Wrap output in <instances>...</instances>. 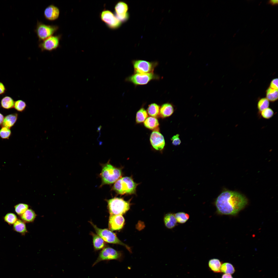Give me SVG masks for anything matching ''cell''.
I'll return each mask as SVG.
<instances>
[{"label":"cell","mask_w":278,"mask_h":278,"mask_svg":"<svg viewBox=\"0 0 278 278\" xmlns=\"http://www.w3.org/2000/svg\"><path fill=\"white\" fill-rule=\"evenodd\" d=\"M221 278H233L231 274H224L222 276Z\"/></svg>","instance_id":"ab89813d"},{"label":"cell","mask_w":278,"mask_h":278,"mask_svg":"<svg viewBox=\"0 0 278 278\" xmlns=\"http://www.w3.org/2000/svg\"><path fill=\"white\" fill-rule=\"evenodd\" d=\"M27 107L25 102L21 100H18L14 101V108L17 111L22 112Z\"/></svg>","instance_id":"836d02e7"},{"label":"cell","mask_w":278,"mask_h":278,"mask_svg":"<svg viewBox=\"0 0 278 278\" xmlns=\"http://www.w3.org/2000/svg\"><path fill=\"white\" fill-rule=\"evenodd\" d=\"M13 229L14 230L22 235H24L27 233L25 223L22 220L18 219L13 224Z\"/></svg>","instance_id":"d6986e66"},{"label":"cell","mask_w":278,"mask_h":278,"mask_svg":"<svg viewBox=\"0 0 278 278\" xmlns=\"http://www.w3.org/2000/svg\"><path fill=\"white\" fill-rule=\"evenodd\" d=\"M247 200L242 194L235 191L226 190L222 192L214 202L218 214L235 215L242 209Z\"/></svg>","instance_id":"6da1fadb"},{"label":"cell","mask_w":278,"mask_h":278,"mask_svg":"<svg viewBox=\"0 0 278 278\" xmlns=\"http://www.w3.org/2000/svg\"><path fill=\"white\" fill-rule=\"evenodd\" d=\"M135 73L152 72L156 63L143 60H137L133 62Z\"/></svg>","instance_id":"30bf717a"},{"label":"cell","mask_w":278,"mask_h":278,"mask_svg":"<svg viewBox=\"0 0 278 278\" xmlns=\"http://www.w3.org/2000/svg\"><path fill=\"white\" fill-rule=\"evenodd\" d=\"M60 11L58 8L53 5H50L45 9L44 15L45 18L50 21H54L59 17Z\"/></svg>","instance_id":"5bb4252c"},{"label":"cell","mask_w":278,"mask_h":278,"mask_svg":"<svg viewBox=\"0 0 278 278\" xmlns=\"http://www.w3.org/2000/svg\"><path fill=\"white\" fill-rule=\"evenodd\" d=\"M175 215L177 222L180 224L186 223L189 217L188 214L183 212L177 213Z\"/></svg>","instance_id":"f1b7e54d"},{"label":"cell","mask_w":278,"mask_h":278,"mask_svg":"<svg viewBox=\"0 0 278 278\" xmlns=\"http://www.w3.org/2000/svg\"><path fill=\"white\" fill-rule=\"evenodd\" d=\"M220 272L224 274H232L235 272L234 267L231 264L228 262L222 264L220 268Z\"/></svg>","instance_id":"d4e9b609"},{"label":"cell","mask_w":278,"mask_h":278,"mask_svg":"<svg viewBox=\"0 0 278 278\" xmlns=\"http://www.w3.org/2000/svg\"><path fill=\"white\" fill-rule=\"evenodd\" d=\"M58 28L56 25H47L39 22L37 23L36 32L39 40L43 41L52 36Z\"/></svg>","instance_id":"52a82bcc"},{"label":"cell","mask_w":278,"mask_h":278,"mask_svg":"<svg viewBox=\"0 0 278 278\" xmlns=\"http://www.w3.org/2000/svg\"><path fill=\"white\" fill-rule=\"evenodd\" d=\"M150 140L153 147L157 150H161L164 148L165 142L163 135L157 131H154L151 134Z\"/></svg>","instance_id":"4fadbf2b"},{"label":"cell","mask_w":278,"mask_h":278,"mask_svg":"<svg viewBox=\"0 0 278 278\" xmlns=\"http://www.w3.org/2000/svg\"><path fill=\"white\" fill-rule=\"evenodd\" d=\"M179 135L178 134L174 135L171 139L172 141V144L175 146L179 145L181 143V141L179 137Z\"/></svg>","instance_id":"d590c367"},{"label":"cell","mask_w":278,"mask_h":278,"mask_svg":"<svg viewBox=\"0 0 278 278\" xmlns=\"http://www.w3.org/2000/svg\"><path fill=\"white\" fill-rule=\"evenodd\" d=\"M158 78L153 72L143 73H135L126 78V81L131 82L136 85L146 84L150 81Z\"/></svg>","instance_id":"ba28073f"},{"label":"cell","mask_w":278,"mask_h":278,"mask_svg":"<svg viewBox=\"0 0 278 278\" xmlns=\"http://www.w3.org/2000/svg\"><path fill=\"white\" fill-rule=\"evenodd\" d=\"M125 219L121 215L110 214L109 219L108 228L112 231L119 230L124 224Z\"/></svg>","instance_id":"7c38bea8"},{"label":"cell","mask_w":278,"mask_h":278,"mask_svg":"<svg viewBox=\"0 0 278 278\" xmlns=\"http://www.w3.org/2000/svg\"><path fill=\"white\" fill-rule=\"evenodd\" d=\"M4 118V116L0 112V125H2Z\"/></svg>","instance_id":"60d3db41"},{"label":"cell","mask_w":278,"mask_h":278,"mask_svg":"<svg viewBox=\"0 0 278 278\" xmlns=\"http://www.w3.org/2000/svg\"><path fill=\"white\" fill-rule=\"evenodd\" d=\"M145 126L146 128L153 129L157 127L159 125L158 119L155 118L149 117L147 118L144 122Z\"/></svg>","instance_id":"cb8c5ba5"},{"label":"cell","mask_w":278,"mask_h":278,"mask_svg":"<svg viewBox=\"0 0 278 278\" xmlns=\"http://www.w3.org/2000/svg\"><path fill=\"white\" fill-rule=\"evenodd\" d=\"M266 98L271 102H273L278 99V90L269 87L266 90Z\"/></svg>","instance_id":"484cf974"},{"label":"cell","mask_w":278,"mask_h":278,"mask_svg":"<svg viewBox=\"0 0 278 278\" xmlns=\"http://www.w3.org/2000/svg\"><path fill=\"white\" fill-rule=\"evenodd\" d=\"M101 166L102 169L100 175L101 180V187L115 183L121 178L122 174L121 169L112 165L109 161Z\"/></svg>","instance_id":"7a4b0ae2"},{"label":"cell","mask_w":278,"mask_h":278,"mask_svg":"<svg viewBox=\"0 0 278 278\" xmlns=\"http://www.w3.org/2000/svg\"><path fill=\"white\" fill-rule=\"evenodd\" d=\"M5 222L9 225H13L18 220L16 215L12 213H8L5 214L3 218Z\"/></svg>","instance_id":"d6a6232c"},{"label":"cell","mask_w":278,"mask_h":278,"mask_svg":"<svg viewBox=\"0 0 278 278\" xmlns=\"http://www.w3.org/2000/svg\"><path fill=\"white\" fill-rule=\"evenodd\" d=\"M270 87L272 89L278 90V79L275 78L272 80L271 82Z\"/></svg>","instance_id":"8d00e7d4"},{"label":"cell","mask_w":278,"mask_h":278,"mask_svg":"<svg viewBox=\"0 0 278 278\" xmlns=\"http://www.w3.org/2000/svg\"><path fill=\"white\" fill-rule=\"evenodd\" d=\"M105 200L110 214L122 215L130 208L131 200L126 201L123 198L115 197Z\"/></svg>","instance_id":"277c9868"},{"label":"cell","mask_w":278,"mask_h":278,"mask_svg":"<svg viewBox=\"0 0 278 278\" xmlns=\"http://www.w3.org/2000/svg\"><path fill=\"white\" fill-rule=\"evenodd\" d=\"M147 114L146 111L143 108H141L137 112L136 121L137 123L144 122L147 118Z\"/></svg>","instance_id":"83f0119b"},{"label":"cell","mask_w":278,"mask_h":278,"mask_svg":"<svg viewBox=\"0 0 278 278\" xmlns=\"http://www.w3.org/2000/svg\"><path fill=\"white\" fill-rule=\"evenodd\" d=\"M36 216V214L33 210L28 209L20 216L22 220L24 222L30 223L34 220Z\"/></svg>","instance_id":"44dd1931"},{"label":"cell","mask_w":278,"mask_h":278,"mask_svg":"<svg viewBox=\"0 0 278 278\" xmlns=\"http://www.w3.org/2000/svg\"><path fill=\"white\" fill-rule=\"evenodd\" d=\"M269 105V101L266 98H264L260 99L258 102L257 104L258 113L268 108Z\"/></svg>","instance_id":"f546056e"},{"label":"cell","mask_w":278,"mask_h":278,"mask_svg":"<svg viewBox=\"0 0 278 278\" xmlns=\"http://www.w3.org/2000/svg\"><path fill=\"white\" fill-rule=\"evenodd\" d=\"M6 91V88L4 84L0 81V95L5 94Z\"/></svg>","instance_id":"74e56055"},{"label":"cell","mask_w":278,"mask_h":278,"mask_svg":"<svg viewBox=\"0 0 278 278\" xmlns=\"http://www.w3.org/2000/svg\"><path fill=\"white\" fill-rule=\"evenodd\" d=\"M274 112L271 108H268L258 113L260 117H262L265 119H269L273 116Z\"/></svg>","instance_id":"4dcf8cb0"},{"label":"cell","mask_w":278,"mask_h":278,"mask_svg":"<svg viewBox=\"0 0 278 278\" xmlns=\"http://www.w3.org/2000/svg\"><path fill=\"white\" fill-rule=\"evenodd\" d=\"M18 115L17 113H14L6 116L4 117L2 126L5 127L10 129L16 121Z\"/></svg>","instance_id":"2e32d148"},{"label":"cell","mask_w":278,"mask_h":278,"mask_svg":"<svg viewBox=\"0 0 278 278\" xmlns=\"http://www.w3.org/2000/svg\"><path fill=\"white\" fill-rule=\"evenodd\" d=\"M159 106L155 103H152L150 105L147 109V113L151 117H156L158 115L159 112Z\"/></svg>","instance_id":"4316f807"},{"label":"cell","mask_w":278,"mask_h":278,"mask_svg":"<svg viewBox=\"0 0 278 278\" xmlns=\"http://www.w3.org/2000/svg\"><path fill=\"white\" fill-rule=\"evenodd\" d=\"M89 222L94 228L97 234L102 238L105 242L123 246L130 252H132L130 247L120 240L115 233L108 229H102L98 228L91 221H89Z\"/></svg>","instance_id":"5b68a950"},{"label":"cell","mask_w":278,"mask_h":278,"mask_svg":"<svg viewBox=\"0 0 278 278\" xmlns=\"http://www.w3.org/2000/svg\"><path fill=\"white\" fill-rule=\"evenodd\" d=\"M60 36H51L43 40L39 45L42 50L51 51L58 47L60 38Z\"/></svg>","instance_id":"8fae6325"},{"label":"cell","mask_w":278,"mask_h":278,"mask_svg":"<svg viewBox=\"0 0 278 278\" xmlns=\"http://www.w3.org/2000/svg\"><path fill=\"white\" fill-rule=\"evenodd\" d=\"M100 17L102 21L110 29H117L121 24V22L109 10H104L102 11L101 13Z\"/></svg>","instance_id":"9c48e42d"},{"label":"cell","mask_w":278,"mask_h":278,"mask_svg":"<svg viewBox=\"0 0 278 278\" xmlns=\"http://www.w3.org/2000/svg\"><path fill=\"white\" fill-rule=\"evenodd\" d=\"M90 234L92 238L93 245L95 251L102 249L106 247V242L99 235L92 232H91Z\"/></svg>","instance_id":"9a60e30c"},{"label":"cell","mask_w":278,"mask_h":278,"mask_svg":"<svg viewBox=\"0 0 278 278\" xmlns=\"http://www.w3.org/2000/svg\"><path fill=\"white\" fill-rule=\"evenodd\" d=\"M14 101L11 97L5 96L1 99L0 104L1 107L3 109H9L14 108Z\"/></svg>","instance_id":"7402d4cb"},{"label":"cell","mask_w":278,"mask_h":278,"mask_svg":"<svg viewBox=\"0 0 278 278\" xmlns=\"http://www.w3.org/2000/svg\"><path fill=\"white\" fill-rule=\"evenodd\" d=\"M11 132L10 128L2 126L0 129V137L3 139H8L10 136Z\"/></svg>","instance_id":"e575fe53"},{"label":"cell","mask_w":278,"mask_h":278,"mask_svg":"<svg viewBox=\"0 0 278 278\" xmlns=\"http://www.w3.org/2000/svg\"><path fill=\"white\" fill-rule=\"evenodd\" d=\"M278 1L277 0H271L268 2L269 4L272 5H276L278 4Z\"/></svg>","instance_id":"f35d334b"},{"label":"cell","mask_w":278,"mask_h":278,"mask_svg":"<svg viewBox=\"0 0 278 278\" xmlns=\"http://www.w3.org/2000/svg\"><path fill=\"white\" fill-rule=\"evenodd\" d=\"M121 252L110 247H106L100 252L96 260L93 263V266L100 261L112 260H121L122 257Z\"/></svg>","instance_id":"8992f818"},{"label":"cell","mask_w":278,"mask_h":278,"mask_svg":"<svg viewBox=\"0 0 278 278\" xmlns=\"http://www.w3.org/2000/svg\"><path fill=\"white\" fill-rule=\"evenodd\" d=\"M165 226L168 228L171 229L177 225V222L175 215L172 213L166 214L164 218Z\"/></svg>","instance_id":"ac0fdd59"},{"label":"cell","mask_w":278,"mask_h":278,"mask_svg":"<svg viewBox=\"0 0 278 278\" xmlns=\"http://www.w3.org/2000/svg\"><path fill=\"white\" fill-rule=\"evenodd\" d=\"M138 185L132 177H125L117 180L114 184L112 189L118 194H135Z\"/></svg>","instance_id":"3957f363"},{"label":"cell","mask_w":278,"mask_h":278,"mask_svg":"<svg viewBox=\"0 0 278 278\" xmlns=\"http://www.w3.org/2000/svg\"><path fill=\"white\" fill-rule=\"evenodd\" d=\"M14 208L16 213L21 216L28 209L29 206L27 204L20 203L15 205Z\"/></svg>","instance_id":"1f68e13d"},{"label":"cell","mask_w":278,"mask_h":278,"mask_svg":"<svg viewBox=\"0 0 278 278\" xmlns=\"http://www.w3.org/2000/svg\"><path fill=\"white\" fill-rule=\"evenodd\" d=\"M128 9V5L123 2H119L116 5L115 10L116 16L123 15L127 13Z\"/></svg>","instance_id":"ffe728a7"},{"label":"cell","mask_w":278,"mask_h":278,"mask_svg":"<svg viewBox=\"0 0 278 278\" xmlns=\"http://www.w3.org/2000/svg\"><path fill=\"white\" fill-rule=\"evenodd\" d=\"M174 108L173 105L171 103H166L162 105L159 110L161 116L166 117L171 116L173 113Z\"/></svg>","instance_id":"e0dca14e"},{"label":"cell","mask_w":278,"mask_h":278,"mask_svg":"<svg viewBox=\"0 0 278 278\" xmlns=\"http://www.w3.org/2000/svg\"><path fill=\"white\" fill-rule=\"evenodd\" d=\"M222 265L221 262L218 259L213 258L210 259L208 263V266L211 270L215 273L220 272Z\"/></svg>","instance_id":"603a6c76"}]
</instances>
